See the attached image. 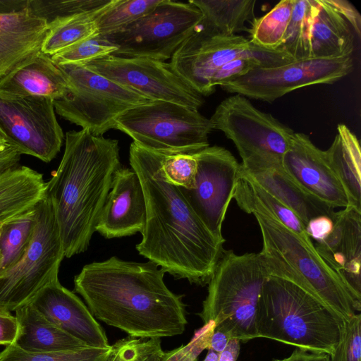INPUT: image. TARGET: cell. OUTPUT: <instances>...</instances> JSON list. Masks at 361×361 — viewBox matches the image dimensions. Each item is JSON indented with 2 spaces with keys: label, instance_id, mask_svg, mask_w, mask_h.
I'll use <instances>...</instances> for the list:
<instances>
[{
  "label": "cell",
  "instance_id": "cell-22",
  "mask_svg": "<svg viewBox=\"0 0 361 361\" xmlns=\"http://www.w3.org/2000/svg\"><path fill=\"white\" fill-rule=\"evenodd\" d=\"M334 228L314 247L319 256L361 297V209L349 206L335 212Z\"/></svg>",
  "mask_w": 361,
  "mask_h": 361
},
{
  "label": "cell",
  "instance_id": "cell-20",
  "mask_svg": "<svg viewBox=\"0 0 361 361\" xmlns=\"http://www.w3.org/2000/svg\"><path fill=\"white\" fill-rule=\"evenodd\" d=\"M29 302L50 322L87 346L111 347L104 329L87 305L59 279L42 288Z\"/></svg>",
  "mask_w": 361,
  "mask_h": 361
},
{
  "label": "cell",
  "instance_id": "cell-48",
  "mask_svg": "<svg viewBox=\"0 0 361 361\" xmlns=\"http://www.w3.org/2000/svg\"><path fill=\"white\" fill-rule=\"evenodd\" d=\"M240 350V341L231 339L226 348L219 355L218 361H236Z\"/></svg>",
  "mask_w": 361,
  "mask_h": 361
},
{
  "label": "cell",
  "instance_id": "cell-47",
  "mask_svg": "<svg viewBox=\"0 0 361 361\" xmlns=\"http://www.w3.org/2000/svg\"><path fill=\"white\" fill-rule=\"evenodd\" d=\"M231 339V337L227 332L214 328L208 349H211L219 354L226 348Z\"/></svg>",
  "mask_w": 361,
  "mask_h": 361
},
{
  "label": "cell",
  "instance_id": "cell-9",
  "mask_svg": "<svg viewBox=\"0 0 361 361\" xmlns=\"http://www.w3.org/2000/svg\"><path fill=\"white\" fill-rule=\"evenodd\" d=\"M239 58L255 60L261 67L273 68L295 61L287 53L259 47L243 36L216 35L202 21L170 60L175 73L202 96L213 93L212 77L223 65Z\"/></svg>",
  "mask_w": 361,
  "mask_h": 361
},
{
  "label": "cell",
  "instance_id": "cell-23",
  "mask_svg": "<svg viewBox=\"0 0 361 361\" xmlns=\"http://www.w3.org/2000/svg\"><path fill=\"white\" fill-rule=\"evenodd\" d=\"M69 92L68 81L51 56L41 51L0 78V95L36 97L56 100Z\"/></svg>",
  "mask_w": 361,
  "mask_h": 361
},
{
  "label": "cell",
  "instance_id": "cell-45",
  "mask_svg": "<svg viewBox=\"0 0 361 361\" xmlns=\"http://www.w3.org/2000/svg\"><path fill=\"white\" fill-rule=\"evenodd\" d=\"M333 228L332 218L325 215L318 216L310 219L305 226L307 234L310 238L314 239L317 243L325 240L332 232Z\"/></svg>",
  "mask_w": 361,
  "mask_h": 361
},
{
  "label": "cell",
  "instance_id": "cell-24",
  "mask_svg": "<svg viewBox=\"0 0 361 361\" xmlns=\"http://www.w3.org/2000/svg\"><path fill=\"white\" fill-rule=\"evenodd\" d=\"M15 312L19 332L14 344L25 351L45 353L89 347L50 322L30 302Z\"/></svg>",
  "mask_w": 361,
  "mask_h": 361
},
{
  "label": "cell",
  "instance_id": "cell-17",
  "mask_svg": "<svg viewBox=\"0 0 361 361\" xmlns=\"http://www.w3.org/2000/svg\"><path fill=\"white\" fill-rule=\"evenodd\" d=\"M281 162L287 173L302 188L321 201L334 208L353 206L324 151L316 147L307 135L294 133Z\"/></svg>",
  "mask_w": 361,
  "mask_h": 361
},
{
  "label": "cell",
  "instance_id": "cell-42",
  "mask_svg": "<svg viewBox=\"0 0 361 361\" xmlns=\"http://www.w3.org/2000/svg\"><path fill=\"white\" fill-rule=\"evenodd\" d=\"M256 67H261L255 60L247 58H239L226 63L220 67L211 78L209 87L214 92L217 85L232 81L247 73Z\"/></svg>",
  "mask_w": 361,
  "mask_h": 361
},
{
  "label": "cell",
  "instance_id": "cell-16",
  "mask_svg": "<svg viewBox=\"0 0 361 361\" xmlns=\"http://www.w3.org/2000/svg\"><path fill=\"white\" fill-rule=\"evenodd\" d=\"M197 161L195 185L180 188L192 208L217 238L239 178L240 164L226 149L207 147L194 154Z\"/></svg>",
  "mask_w": 361,
  "mask_h": 361
},
{
  "label": "cell",
  "instance_id": "cell-4",
  "mask_svg": "<svg viewBox=\"0 0 361 361\" xmlns=\"http://www.w3.org/2000/svg\"><path fill=\"white\" fill-rule=\"evenodd\" d=\"M256 327L258 338L331 356L342 340L345 321L295 283L270 276L258 299Z\"/></svg>",
  "mask_w": 361,
  "mask_h": 361
},
{
  "label": "cell",
  "instance_id": "cell-34",
  "mask_svg": "<svg viewBox=\"0 0 361 361\" xmlns=\"http://www.w3.org/2000/svg\"><path fill=\"white\" fill-rule=\"evenodd\" d=\"M161 0H114L96 18L99 35L118 32L141 18Z\"/></svg>",
  "mask_w": 361,
  "mask_h": 361
},
{
  "label": "cell",
  "instance_id": "cell-26",
  "mask_svg": "<svg viewBox=\"0 0 361 361\" xmlns=\"http://www.w3.org/2000/svg\"><path fill=\"white\" fill-rule=\"evenodd\" d=\"M42 174L25 166L0 173V225L33 209L46 195Z\"/></svg>",
  "mask_w": 361,
  "mask_h": 361
},
{
  "label": "cell",
  "instance_id": "cell-31",
  "mask_svg": "<svg viewBox=\"0 0 361 361\" xmlns=\"http://www.w3.org/2000/svg\"><path fill=\"white\" fill-rule=\"evenodd\" d=\"M36 206L1 225L0 253L2 263L0 275L15 265L24 255L36 224Z\"/></svg>",
  "mask_w": 361,
  "mask_h": 361
},
{
  "label": "cell",
  "instance_id": "cell-35",
  "mask_svg": "<svg viewBox=\"0 0 361 361\" xmlns=\"http://www.w3.org/2000/svg\"><path fill=\"white\" fill-rule=\"evenodd\" d=\"M114 0H29L30 8L44 20L48 28L69 18L94 13L109 6Z\"/></svg>",
  "mask_w": 361,
  "mask_h": 361
},
{
  "label": "cell",
  "instance_id": "cell-32",
  "mask_svg": "<svg viewBox=\"0 0 361 361\" xmlns=\"http://www.w3.org/2000/svg\"><path fill=\"white\" fill-rule=\"evenodd\" d=\"M315 0H294L290 22L279 47L294 60L310 56V34Z\"/></svg>",
  "mask_w": 361,
  "mask_h": 361
},
{
  "label": "cell",
  "instance_id": "cell-8",
  "mask_svg": "<svg viewBox=\"0 0 361 361\" xmlns=\"http://www.w3.org/2000/svg\"><path fill=\"white\" fill-rule=\"evenodd\" d=\"M69 92L54 100L56 113L66 120L102 136L114 129L116 121L134 107L153 102L80 64H56Z\"/></svg>",
  "mask_w": 361,
  "mask_h": 361
},
{
  "label": "cell",
  "instance_id": "cell-25",
  "mask_svg": "<svg viewBox=\"0 0 361 361\" xmlns=\"http://www.w3.org/2000/svg\"><path fill=\"white\" fill-rule=\"evenodd\" d=\"M354 37L346 20L326 0H315L310 34V56H352Z\"/></svg>",
  "mask_w": 361,
  "mask_h": 361
},
{
  "label": "cell",
  "instance_id": "cell-13",
  "mask_svg": "<svg viewBox=\"0 0 361 361\" xmlns=\"http://www.w3.org/2000/svg\"><path fill=\"white\" fill-rule=\"evenodd\" d=\"M353 68L352 56L307 58L277 67H256L221 87L230 93L272 102L302 87L334 83L350 73Z\"/></svg>",
  "mask_w": 361,
  "mask_h": 361
},
{
  "label": "cell",
  "instance_id": "cell-1",
  "mask_svg": "<svg viewBox=\"0 0 361 361\" xmlns=\"http://www.w3.org/2000/svg\"><path fill=\"white\" fill-rule=\"evenodd\" d=\"M166 155L130 144L129 161L137 174L146 202V224L138 253L176 279L206 286L224 252L225 239L215 237L180 189L163 169Z\"/></svg>",
  "mask_w": 361,
  "mask_h": 361
},
{
  "label": "cell",
  "instance_id": "cell-6",
  "mask_svg": "<svg viewBox=\"0 0 361 361\" xmlns=\"http://www.w3.org/2000/svg\"><path fill=\"white\" fill-rule=\"evenodd\" d=\"M269 276L258 253L237 255L224 250L208 283L207 295L197 314L204 324L246 343L257 338L256 311L262 288Z\"/></svg>",
  "mask_w": 361,
  "mask_h": 361
},
{
  "label": "cell",
  "instance_id": "cell-12",
  "mask_svg": "<svg viewBox=\"0 0 361 361\" xmlns=\"http://www.w3.org/2000/svg\"><path fill=\"white\" fill-rule=\"evenodd\" d=\"M209 120L214 130L222 131L233 142L242 159L251 156L282 159L295 133L238 94L223 100Z\"/></svg>",
  "mask_w": 361,
  "mask_h": 361
},
{
  "label": "cell",
  "instance_id": "cell-51",
  "mask_svg": "<svg viewBox=\"0 0 361 361\" xmlns=\"http://www.w3.org/2000/svg\"><path fill=\"white\" fill-rule=\"evenodd\" d=\"M0 231H1V225H0ZM1 263H2V257L0 253V271H1Z\"/></svg>",
  "mask_w": 361,
  "mask_h": 361
},
{
  "label": "cell",
  "instance_id": "cell-30",
  "mask_svg": "<svg viewBox=\"0 0 361 361\" xmlns=\"http://www.w3.org/2000/svg\"><path fill=\"white\" fill-rule=\"evenodd\" d=\"M106 8L75 16L50 26L40 51L51 56L80 41L98 36L96 18Z\"/></svg>",
  "mask_w": 361,
  "mask_h": 361
},
{
  "label": "cell",
  "instance_id": "cell-28",
  "mask_svg": "<svg viewBox=\"0 0 361 361\" xmlns=\"http://www.w3.org/2000/svg\"><path fill=\"white\" fill-rule=\"evenodd\" d=\"M324 152L353 206L361 209V151L357 136L345 125L339 124L333 142Z\"/></svg>",
  "mask_w": 361,
  "mask_h": 361
},
{
  "label": "cell",
  "instance_id": "cell-5",
  "mask_svg": "<svg viewBox=\"0 0 361 361\" xmlns=\"http://www.w3.org/2000/svg\"><path fill=\"white\" fill-rule=\"evenodd\" d=\"M262 237L259 255L269 276L289 281L317 298L344 321L361 310V297L343 282L305 240L273 218L253 214Z\"/></svg>",
  "mask_w": 361,
  "mask_h": 361
},
{
  "label": "cell",
  "instance_id": "cell-46",
  "mask_svg": "<svg viewBox=\"0 0 361 361\" xmlns=\"http://www.w3.org/2000/svg\"><path fill=\"white\" fill-rule=\"evenodd\" d=\"M272 361H331L330 355L296 348L290 356L283 359H274Z\"/></svg>",
  "mask_w": 361,
  "mask_h": 361
},
{
  "label": "cell",
  "instance_id": "cell-14",
  "mask_svg": "<svg viewBox=\"0 0 361 361\" xmlns=\"http://www.w3.org/2000/svg\"><path fill=\"white\" fill-rule=\"evenodd\" d=\"M0 129L21 154L44 162L55 158L64 139L54 100L44 97L0 95Z\"/></svg>",
  "mask_w": 361,
  "mask_h": 361
},
{
  "label": "cell",
  "instance_id": "cell-29",
  "mask_svg": "<svg viewBox=\"0 0 361 361\" xmlns=\"http://www.w3.org/2000/svg\"><path fill=\"white\" fill-rule=\"evenodd\" d=\"M202 13V23L217 35L231 36L247 30L254 17L255 0H190Z\"/></svg>",
  "mask_w": 361,
  "mask_h": 361
},
{
  "label": "cell",
  "instance_id": "cell-41",
  "mask_svg": "<svg viewBox=\"0 0 361 361\" xmlns=\"http://www.w3.org/2000/svg\"><path fill=\"white\" fill-rule=\"evenodd\" d=\"M331 361H361V314H354L345 321L342 340Z\"/></svg>",
  "mask_w": 361,
  "mask_h": 361
},
{
  "label": "cell",
  "instance_id": "cell-18",
  "mask_svg": "<svg viewBox=\"0 0 361 361\" xmlns=\"http://www.w3.org/2000/svg\"><path fill=\"white\" fill-rule=\"evenodd\" d=\"M146 216L145 197L137 174L131 168L120 166L114 173L95 231L107 239L142 234Z\"/></svg>",
  "mask_w": 361,
  "mask_h": 361
},
{
  "label": "cell",
  "instance_id": "cell-10",
  "mask_svg": "<svg viewBox=\"0 0 361 361\" xmlns=\"http://www.w3.org/2000/svg\"><path fill=\"white\" fill-rule=\"evenodd\" d=\"M37 217L30 243L20 260L0 275V305L11 312L28 303L44 286L59 279L65 257L50 198L36 205Z\"/></svg>",
  "mask_w": 361,
  "mask_h": 361
},
{
  "label": "cell",
  "instance_id": "cell-3",
  "mask_svg": "<svg viewBox=\"0 0 361 361\" xmlns=\"http://www.w3.org/2000/svg\"><path fill=\"white\" fill-rule=\"evenodd\" d=\"M120 166L118 140L85 129L66 133L61 161L46 182L66 257L89 247L114 173Z\"/></svg>",
  "mask_w": 361,
  "mask_h": 361
},
{
  "label": "cell",
  "instance_id": "cell-49",
  "mask_svg": "<svg viewBox=\"0 0 361 361\" xmlns=\"http://www.w3.org/2000/svg\"><path fill=\"white\" fill-rule=\"evenodd\" d=\"M219 354L211 349H208L207 355L203 361H218Z\"/></svg>",
  "mask_w": 361,
  "mask_h": 361
},
{
  "label": "cell",
  "instance_id": "cell-43",
  "mask_svg": "<svg viewBox=\"0 0 361 361\" xmlns=\"http://www.w3.org/2000/svg\"><path fill=\"white\" fill-rule=\"evenodd\" d=\"M18 332L17 317L8 309L0 305V345L6 347L14 344Z\"/></svg>",
  "mask_w": 361,
  "mask_h": 361
},
{
  "label": "cell",
  "instance_id": "cell-40",
  "mask_svg": "<svg viewBox=\"0 0 361 361\" xmlns=\"http://www.w3.org/2000/svg\"><path fill=\"white\" fill-rule=\"evenodd\" d=\"M215 323L209 322L197 330L190 341L185 345L164 351L157 361H197L198 355L209 348Z\"/></svg>",
  "mask_w": 361,
  "mask_h": 361
},
{
  "label": "cell",
  "instance_id": "cell-21",
  "mask_svg": "<svg viewBox=\"0 0 361 361\" xmlns=\"http://www.w3.org/2000/svg\"><path fill=\"white\" fill-rule=\"evenodd\" d=\"M242 171L291 209L306 224L316 216L331 218L335 208L302 188L285 170L281 159L251 156L242 159Z\"/></svg>",
  "mask_w": 361,
  "mask_h": 361
},
{
  "label": "cell",
  "instance_id": "cell-19",
  "mask_svg": "<svg viewBox=\"0 0 361 361\" xmlns=\"http://www.w3.org/2000/svg\"><path fill=\"white\" fill-rule=\"evenodd\" d=\"M47 32L29 0H0V78L39 51Z\"/></svg>",
  "mask_w": 361,
  "mask_h": 361
},
{
  "label": "cell",
  "instance_id": "cell-38",
  "mask_svg": "<svg viewBox=\"0 0 361 361\" xmlns=\"http://www.w3.org/2000/svg\"><path fill=\"white\" fill-rule=\"evenodd\" d=\"M164 352L160 338L128 336L111 345L107 361H157Z\"/></svg>",
  "mask_w": 361,
  "mask_h": 361
},
{
  "label": "cell",
  "instance_id": "cell-2",
  "mask_svg": "<svg viewBox=\"0 0 361 361\" xmlns=\"http://www.w3.org/2000/svg\"><path fill=\"white\" fill-rule=\"evenodd\" d=\"M166 272L152 262L113 256L85 265L74 277V293L97 319L140 338L182 334L188 323L182 295L170 290Z\"/></svg>",
  "mask_w": 361,
  "mask_h": 361
},
{
  "label": "cell",
  "instance_id": "cell-37",
  "mask_svg": "<svg viewBox=\"0 0 361 361\" xmlns=\"http://www.w3.org/2000/svg\"><path fill=\"white\" fill-rule=\"evenodd\" d=\"M118 48L99 35L80 41L51 56L60 64H86L113 54Z\"/></svg>",
  "mask_w": 361,
  "mask_h": 361
},
{
  "label": "cell",
  "instance_id": "cell-7",
  "mask_svg": "<svg viewBox=\"0 0 361 361\" xmlns=\"http://www.w3.org/2000/svg\"><path fill=\"white\" fill-rule=\"evenodd\" d=\"M114 129L146 149L165 155L192 154L209 146L214 130L198 110L178 104L154 101L125 112Z\"/></svg>",
  "mask_w": 361,
  "mask_h": 361
},
{
  "label": "cell",
  "instance_id": "cell-50",
  "mask_svg": "<svg viewBox=\"0 0 361 361\" xmlns=\"http://www.w3.org/2000/svg\"><path fill=\"white\" fill-rule=\"evenodd\" d=\"M6 141V137L0 129V145Z\"/></svg>",
  "mask_w": 361,
  "mask_h": 361
},
{
  "label": "cell",
  "instance_id": "cell-44",
  "mask_svg": "<svg viewBox=\"0 0 361 361\" xmlns=\"http://www.w3.org/2000/svg\"><path fill=\"white\" fill-rule=\"evenodd\" d=\"M353 27L356 35L360 37L361 16L357 8L346 0H326Z\"/></svg>",
  "mask_w": 361,
  "mask_h": 361
},
{
  "label": "cell",
  "instance_id": "cell-27",
  "mask_svg": "<svg viewBox=\"0 0 361 361\" xmlns=\"http://www.w3.org/2000/svg\"><path fill=\"white\" fill-rule=\"evenodd\" d=\"M233 199L243 212L273 218L305 240H312L305 224L288 207L262 188L241 170Z\"/></svg>",
  "mask_w": 361,
  "mask_h": 361
},
{
  "label": "cell",
  "instance_id": "cell-36",
  "mask_svg": "<svg viewBox=\"0 0 361 361\" xmlns=\"http://www.w3.org/2000/svg\"><path fill=\"white\" fill-rule=\"evenodd\" d=\"M110 351L111 347H85L77 350L31 353L12 344L0 352V361H107Z\"/></svg>",
  "mask_w": 361,
  "mask_h": 361
},
{
  "label": "cell",
  "instance_id": "cell-39",
  "mask_svg": "<svg viewBox=\"0 0 361 361\" xmlns=\"http://www.w3.org/2000/svg\"><path fill=\"white\" fill-rule=\"evenodd\" d=\"M163 169L166 180L171 184L184 189L194 187L197 171L194 154L166 155Z\"/></svg>",
  "mask_w": 361,
  "mask_h": 361
},
{
  "label": "cell",
  "instance_id": "cell-15",
  "mask_svg": "<svg viewBox=\"0 0 361 361\" xmlns=\"http://www.w3.org/2000/svg\"><path fill=\"white\" fill-rule=\"evenodd\" d=\"M80 65L153 102H172L196 110L204 102L203 96L181 79L170 63L165 61L109 55Z\"/></svg>",
  "mask_w": 361,
  "mask_h": 361
},
{
  "label": "cell",
  "instance_id": "cell-33",
  "mask_svg": "<svg viewBox=\"0 0 361 361\" xmlns=\"http://www.w3.org/2000/svg\"><path fill=\"white\" fill-rule=\"evenodd\" d=\"M294 0H282L270 11L250 21L249 40L255 45L269 50L279 49L290 22Z\"/></svg>",
  "mask_w": 361,
  "mask_h": 361
},
{
  "label": "cell",
  "instance_id": "cell-11",
  "mask_svg": "<svg viewBox=\"0 0 361 361\" xmlns=\"http://www.w3.org/2000/svg\"><path fill=\"white\" fill-rule=\"evenodd\" d=\"M202 19L201 11L189 1L161 0L139 20L104 37L118 48L113 56L166 61Z\"/></svg>",
  "mask_w": 361,
  "mask_h": 361
}]
</instances>
